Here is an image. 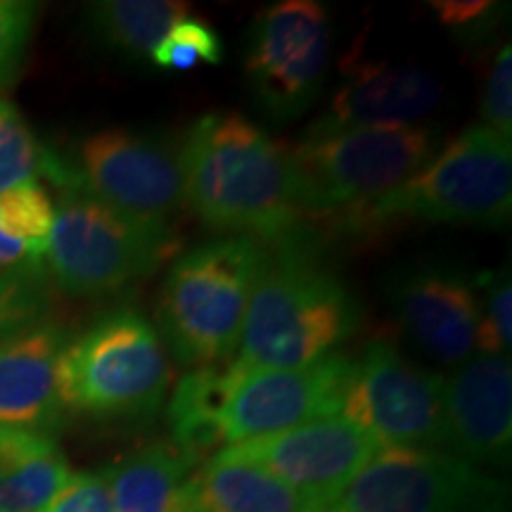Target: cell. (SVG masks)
<instances>
[{"instance_id": "obj_5", "label": "cell", "mask_w": 512, "mask_h": 512, "mask_svg": "<svg viewBox=\"0 0 512 512\" xmlns=\"http://www.w3.org/2000/svg\"><path fill=\"white\" fill-rule=\"evenodd\" d=\"M361 209L373 235L396 221L508 226L512 211L510 140L482 124L467 128L437 152L425 169Z\"/></svg>"}, {"instance_id": "obj_19", "label": "cell", "mask_w": 512, "mask_h": 512, "mask_svg": "<svg viewBox=\"0 0 512 512\" xmlns=\"http://www.w3.org/2000/svg\"><path fill=\"white\" fill-rule=\"evenodd\" d=\"M72 477L46 432L0 427V512H46Z\"/></svg>"}, {"instance_id": "obj_11", "label": "cell", "mask_w": 512, "mask_h": 512, "mask_svg": "<svg viewBox=\"0 0 512 512\" xmlns=\"http://www.w3.org/2000/svg\"><path fill=\"white\" fill-rule=\"evenodd\" d=\"M380 444L344 415L311 420L294 430L219 448V456L266 470L316 505L330 510Z\"/></svg>"}, {"instance_id": "obj_25", "label": "cell", "mask_w": 512, "mask_h": 512, "mask_svg": "<svg viewBox=\"0 0 512 512\" xmlns=\"http://www.w3.org/2000/svg\"><path fill=\"white\" fill-rule=\"evenodd\" d=\"M150 60L166 72H188L200 64H219L223 60V43L207 22L188 15L159 41Z\"/></svg>"}, {"instance_id": "obj_12", "label": "cell", "mask_w": 512, "mask_h": 512, "mask_svg": "<svg viewBox=\"0 0 512 512\" xmlns=\"http://www.w3.org/2000/svg\"><path fill=\"white\" fill-rule=\"evenodd\" d=\"M351 375L354 358L344 354H328L299 368L238 370L221 413L223 446L339 415Z\"/></svg>"}, {"instance_id": "obj_8", "label": "cell", "mask_w": 512, "mask_h": 512, "mask_svg": "<svg viewBox=\"0 0 512 512\" xmlns=\"http://www.w3.org/2000/svg\"><path fill=\"white\" fill-rule=\"evenodd\" d=\"M335 512H510V491L446 451L380 448Z\"/></svg>"}, {"instance_id": "obj_9", "label": "cell", "mask_w": 512, "mask_h": 512, "mask_svg": "<svg viewBox=\"0 0 512 512\" xmlns=\"http://www.w3.org/2000/svg\"><path fill=\"white\" fill-rule=\"evenodd\" d=\"M339 415L373 434L380 448H446L444 377L413 366L389 342H370L354 361Z\"/></svg>"}, {"instance_id": "obj_1", "label": "cell", "mask_w": 512, "mask_h": 512, "mask_svg": "<svg viewBox=\"0 0 512 512\" xmlns=\"http://www.w3.org/2000/svg\"><path fill=\"white\" fill-rule=\"evenodd\" d=\"M183 202L209 228L285 245L299 230L290 145L242 114H207L178 150Z\"/></svg>"}, {"instance_id": "obj_18", "label": "cell", "mask_w": 512, "mask_h": 512, "mask_svg": "<svg viewBox=\"0 0 512 512\" xmlns=\"http://www.w3.org/2000/svg\"><path fill=\"white\" fill-rule=\"evenodd\" d=\"M176 512H320L261 467L214 453L185 482Z\"/></svg>"}, {"instance_id": "obj_26", "label": "cell", "mask_w": 512, "mask_h": 512, "mask_svg": "<svg viewBox=\"0 0 512 512\" xmlns=\"http://www.w3.org/2000/svg\"><path fill=\"white\" fill-rule=\"evenodd\" d=\"M477 349L484 356H505L512 339V287L508 271L486 273L479 280Z\"/></svg>"}, {"instance_id": "obj_27", "label": "cell", "mask_w": 512, "mask_h": 512, "mask_svg": "<svg viewBox=\"0 0 512 512\" xmlns=\"http://www.w3.org/2000/svg\"><path fill=\"white\" fill-rule=\"evenodd\" d=\"M36 5L24 0H0V91L15 83L29 38L34 31Z\"/></svg>"}, {"instance_id": "obj_29", "label": "cell", "mask_w": 512, "mask_h": 512, "mask_svg": "<svg viewBox=\"0 0 512 512\" xmlns=\"http://www.w3.org/2000/svg\"><path fill=\"white\" fill-rule=\"evenodd\" d=\"M31 273H0V339L38 320V294Z\"/></svg>"}, {"instance_id": "obj_32", "label": "cell", "mask_w": 512, "mask_h": 512, "mask_svg": "<svg viewBox=\"0 0 512 512\" xmlns=\"http://www.w3.org/2000/svg\"><path fill=\"white\" fill-rule=\"evenodd\" d=\"M46 252L27 245V242L12 238L0 230V273H31L34 275L43 266Z\"/></svg>"}, {"instance_id": "obj_4", "label": "cell", "mask_w": 512, "mask_h": 512, "mask_svg": "<svg viewBox=\"0 0 512 512\" xmlns=\"http://www.w3.org/2000/svg\"><path fill=\"white\" fill-rule=\"evenodd\" d=\"M432 126H358L318 133L290 147L294 200L302 216L358 207L399 188L439 152Z\"/></svg>"}, {"instance_id": "obj_28", "label": "cell", "mask_w": 512, "mask_h": 512, "mask_svg": "<svg viewBox=\"0 0 512 512\" xmlns=\"http://www.w3.org/2000/svg\"><path fill=\"white\" fill-rule=\"evenodd\" d=\"M482 117L486 128L510 140L512 136V53L510 46L498 50L494 67L486 79L482 102Z\"/></svg>"}, {"instance_id": "obj_13", "label": "cell", "mask_w": 512, "mask_h": 512, "mask_svg": "<svg viewBox=\"0 0 512 512\" xmlns=\"http://www.w3.org/2000/svg\"><path fill=\"white\" fill-rule=\"evenodd\" d=\"M79 188L133 219L169 223L183 204L178 152L131 128H105L79 145Z\"/></svg>"}, {"instance_id": "obj_10", "label": "cell", "mask_w": 512, "mask_h": 512, "mask_svg": "<svg viewBox=\"0 0 512 512\" xmlns=\"http://www.w3.org/2000/svg\"><path fill=\"white\" fill-rule=\"evenodd\" d=\"M328 12L313 0H285L254 19L247 41V79L273 119L299 117L328 72Z\"/></svg>"}, {"instance_id": "obj_15", "label": "cell", "mask_w": 512, "mask_h": 512, "mask_svg": "<svg viewBox=\"0 0 512 512\" xmlns=\"http://www.w3.org/2000/svg\"><path fill=\"white\" fill-rule=\"evenodd\" d=\"M67 335L50 320H34L0 339V427L50 434L64 413L60 358Z\"/></svg>"}, {"instance_id": "obj_16", "label": "cell", "mask_w": 512, "mask_h": 512, "mask_svg": "<svg viewBox=\"0 0 512 512\" xmlns=\"http://www.w3.org/2000/svg\"><path fill=\"white\" fill-rule=\"evenodd\" d=\"M394 309L406 335L444 366H458L477 349L479 299L465 275L408 273L394 290Z\"/></svg>"}, {"instance_id": "obj_21", "label": "cell", "mask_w": 512, "mask_h": 512, "mask_svg": "<svg viewBox=\"0 0 512 512\" xmlns=\"http://www.w3.org/2000/svg\"><path fill=\"white\" fill-rule=\"evenodd\" d=\"M233 361L226 366L192 368L181 377L169 403L171 441L202 463L204 456H214L221 441V413L233 389Z\"/></svg>"}, {"instance_id": "obj_6", "label": "cell", "mask_w": 512, "mask_h": 512, "mask_svg": "<svg viewBox=\"0 0 512 512\" xmlns=\"http://www.w3.org/2000/svg\"><path fill=\"white\" fill-rule=\"evenodd\" d=\"M176 252L169 223L133 219L88 192L67 190L55 209L43 264L69 297H105L140 283Z\"/></svg>"}, {"instance_id": "obj_24", "label": "cell", "mask_w": 512, "mask_h": 512, "mask_svg": "<svg viewBox=\"0 0 512 512\" xmlns=\"http://www.w3.org/2000/svg\"><path fill=\"white\" fill-rule=\"evenodd\" d=\"M55 209L36 181L0 192V230L46 252Z\"/></svg>"}, {"instance_id": "obj_3", "label": "cell", "mask_w": 512, "mask_h": 512, "mask_svg": "<svg viewBox=\"0 0 512 512\" xmlns=\"http://www.w3.org/2000/svg\"><path fill=\"white\" fill-rule=\"evenodd\" d=\"M268 259L264 242L230 235L174 261L159 294L157 325L183 366H219L235 354L249 299Z\"/></svg>"}, {"instance_id": "obj_20", "label": "cell", "mask_w": 512, "mask_h": 512, "mask_svg": "<svg viewBox=\"0 0 512 512\" xmlns=\"http://www.w3.org/2000/svg\"><path fill=\"white\" fill-rule=\"evenodd\" d=\"M200 465L169 439L138 448L102 475L114 512H176L185 482Z\"/></svg>"}, {"instance_id": "obj_17", "label": "cell", "mask_w": 512, "mask_h": 512, "mask_svg": "<svg viewBox=\"0 0 512 512\" xmlns=\"http://www.w3.org/2000/svg\"><path fill=\"white\" fill-rule=\"evenodd\" d=\"M441 100L437 76L403 64H361L335 93L330 110L309 128V136L358 126H406L430 114Z\"/></svg>"}, {"instance_id": "obj_14", "label": "cell", "mask_w": 512, "mask_h": 512, "mask_svg": "<svg viewBox=\"0 0 512 512\" xmlns=\"http://www.w3.org/2000/svg\"><path fill=\"white\" fill-rule=\"evenodd\" d=\"M446 453L472 465L510 463L512 370L508 356L479 354L444 380Z\"/></svg>"}, {"instance_id": "obj_33", "label": "cell", "mask_w": 512, "mask_h": 512, "mask_svg": "<svg viewBox=\"0 0 512 512\" xmlns=\"http://www.w3.org/2000/svg\"><path fill=\"white\" fill-rule=\"evenodd\" d=\"M320 512H335V510H332V508H330V510H320Z\"/></svg>"}, {"instance_id": "obj_2", "label": "cell", "mask_w": 512, "mask_h": 512, "mask_svg": "<svg viewBox=\"0 0 512 512\" xmlns=\"http://www.w3.org/2000/svg\"><path fill=\"white\" fill-rule=\"evenodd\" d=\"M358 320L361 311L347 287L285 245L254 287L233 366L242 373L309 366L354 335Z\"/></svg>"}, {"instance_id": "obj_22", "label": "cell", "mask_w": 512, "mask_h": 512, "mask_svg": "<svg viewBox=\"0 0 512 512\" xmlns=\"http://www.w3.org/2000/svg\"><path fill=\"white\" fill-rule=\"evenodd\" d=\"M190 15L178 0H102L86 10L88 27L105 48L147 60L176 22Z\"/></svg>"}, {"instance_id": "obj_31", "label": "cell", "mask_w": 512, "mask_h": 512, "mask_svg": "<svg viewBox=\"0 0 512 512\" xmlns=\"http://www.w3.org/2000/svg\"><path fill=\"white\" fill-rule=\"evenodd\" d=\"M430 8L437 12L439 22L446 29L472 34V31H482L486 27L496 5L484 3V0H432Z\"/></svg>"}, {"instance_id": "obj_30", "label": "cell", "mask_w": 512, "mask_h": 512, "mask_svg": "<svg viewBox=\"0 0 512 512\" xmlns=\"http://www.w3.org/2000/svg\"><path fill=\"white\" fill-rule=\"evenodd\" d=\"M46 512H114L105 475L102 472L72 475Z\"/></svg>"}, {"instance_id": "obj_23", "label": "cell", "mask_w": 512, "mask_h": 512, "mask_svg": "<svg viewBox=\"0 0 512 512\" xmlns=\"http://www.w3.org/2000/svg\"><path fill=\"white\" fill-rule=\"evenodd\" d=\"M46 159L48 152L38 145L22 114L0 100V192L34 181L46 171Z\"/></svg>"}, {"instance_id": "obj_7", "label": "cell", "mask_w": 512, "mask_h": 512, "mask_svg": "<svg viewBox=\"0 0 512 512\" xmlns=\"http://www.w3.org/2000/svg\"><path fill=\"white\" fill-rule=\"evenodd\" d=\"M169 382V358L155 325L136 311L100 318L67 342L60 358L64 408L93 418H150L164 406Z\"/></svg>"}]
</instances>
